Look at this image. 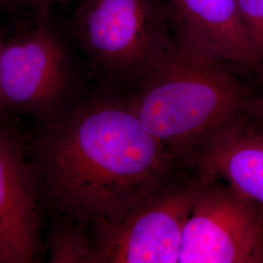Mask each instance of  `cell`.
Returning <instances> with one entry per match:
<instances>
[{
  "mask_svg": "<svg viewBox=\"0 0 263 263\" xmlns=\"http://www.w3.org/2000/svg\"><path fill=\"white\" fill-rule=\"evenodd\" d=\"M45 218L118 221L175 176L179 164L141 124L129 96L103 82L61 122L28 133Z\"/></svg>",
  "mask_w": 263,
  "mask_h": 263,
  "instance_id": "6da1fadb",
  "label": "cell"
},
{
  "mask_svg": "<svg viewBox=\"0 0 263 263\" xmlns=\"http://www.w3.org/2000/svg\"><path fill=\"white\" fill-rule=\"evenodd\" d=\"M134 88L129 101L143 127L186 164L214 134L247 115L254 100L228 65L187 51L175 40Z\"/></svg>",
  "mask_w": 263,
  "mask_h": 263,
  "instance_id": "7a4b0ae2",
  "label": "cell"
},
{
  "mask_svg": "<svg viewBox=\"0 0 263 263\" xmlns=\"http://www.w3.org/2000/svg\"><path fill=\"white\" fill-rule=\"evenodd\" d=\"M76 45L52 15L7 35L0 55V98L14 119L49 127L81 104L90 91Z\"/></svg>",
  "mask_w": 263,
  "mask_h": 263,
  "instance_id": "3957f363",
  "label": "cell"
},
{
  "mask_svg": "<svg viewBox=\"0 0 263 263\" xmlns=\"http://www.w3.org/2000/svg\"><path fill=\"white\" fill-rule=\"evenodd\" d=\"M69 31L103 82L136 86L174 43L165 0H78Z\"/></svg>",
  "mask_w": 263,
  "mask_h": 263,
  "instance_id": "277c9868",
  "label": "cell"
},
{
  "mask_svg": "<svg viewBox=\"0 0 263 263\" xmlns=\"http://www.w3.org/2000/svg\"><path fill=\"white\" fill-rule=\"evenodd\" d=\"M209 179L173 177L118 221L97 220L93 263H177L188 216Z\"/></svg>",
  "mask_w": 263,
  "mask_h": 263,
  "instance_id": "5b68a950",
  "label": "cell"
},
{
  "mask_svg": "<svg viewBox=\"0 0 263 263\" xmlns=\"http://www.w3.org/2000/svg\"><path fill=\"white\" fill-rule=\"evenodd\" d=\"M179 263H263V209L209 180L188 216Z\"/></svg>",
  "mask_w": 263,
  "mask_h": 263,
  "instance_id": "8992f818",
  "label": "cell"
},
{
  "mask_svg": "<svg viewBox=\"0 0 263 263\" xmlns=\"http://www.w3.org/2000/svg\"><path fill=\"white\" fill-rule=\"evenodd\" d=\"M44 219L28 133L0 124V263L39 262L46 253Z\"/></svg>",
  "mask_w": 263,
  "mask_h": 263,
  "instance_id": "52a82bcc",
  "label": "cell"
},
{
  "mask_svg": "<svg viewBox=\"0 0 263 263\" xmlns=\"http://www.w3.org/2000/svg\"><path fill=\"white\" fill-rule=\"evenodd\" d=\"M175 42L263 80V57L241 24L237 0H165Z\"/></svg>",
  "mask_w": 263,
  "mask_h": 263,
  "instance_id": "ba28073f",
  "label": "cell"
},
{
  "mask_svg": "<svg viewBox=\"0 0 263 263\" xmlns=\"http://www.w3.org/2000/svg\"><path fill=\"white\" fill-rule=\"evenodd\" d=\"M188 164L209 180L226 181L263 209V129L248 114L214 134Z\"/></svg>",
  "mask_w": 263,
  "mask_h": 263,
  "instance_id": "9c48e42d",
  "label": "cell"
},
{
  "mask_svg": "<svg viewBox=\"0 0 263 263\" xmlns=\"http://www.w3.org/2000/svg\"><path fill=\"white\" fill-rule=\"evenodd\" d=\"M86 226L64 217L49 218L44 239L50 263H93L94 249Z\"/></svg>",
  "mask_w": 263,
  "mask_h": 263,
  "instance_id": "30bf717a",
  "label": "cell"
},
{
  "mask_svg": "<svg viewBox=\"0 0 263 263\" xmlns=\"http://www.w3.org/2000/svg\"><path fill=\"white\" fill-rule=\"evenodd\" d=\"M241 24L250 42L263 57V0H237Z\"/></svg>",
  "mask_w": 263,
  "mask_h": 263,
  "instance_id": "8fae6325",
  "label": "cell"
},
{
  "mask_svg": "<svg viewBox=\"0 0 263 263\" xmlns=\"http://www.w3.org/2000/svg\"><path fill=\"white\" fill-rule=\"evenodd\" d=\"M12 8L27 10L33 20L45 19L58 5H66L70 0H6Z\"/></svg>",
  "mask_w": 263,
  "mask_h": 263,
  "instance_id": "7c38bea8",
  "label": "cell"
},
{
  "mask_svg": "<svg viewBox=\"0 0 263 263\" xmlns=\"http://www.w3.org/2000/svg\"><path fill=\"white\" fill-rule=\"evenodd\" d=\"M250 119L263 129V99H254L249 109Z\"/></svg>",
  "mask_w": 263,
  "mask_h": 263,
  "instance_id": "4fadbf2b",
  "label": "cell"
},
{
  "mask_svg": "<svg viewBox=\"0 0 263 263\" xmlns=\"http://www.w3.org/2000/svg\"><path fill=\"white\" fill-rule=\"evenodd\" d=\"M6 37H7V34H6L5 30L0 28V55H1V50H2L4 40H5ZM12 122H15V119L7 111V109L5 108L4 104H3L2 101H1V98H0V124Z\"/></svg>",
  "mask_w": 263,
  "mask_h": 263,
  "instance_id": "5bb4252c",
  "label": "cell"
},
{
  "mask_svg": "<svg viewBox=\"0 0 263 263\" xmlns=\"http://www.w3.org/2000/svg\"><path fill=\"white\" fill-rule=\"evenodd\" d=\"M12 6L6 0H0V16H2L5 12H7Z\"/></svg>",
  "mask_w": 263,
  "mask_h": 263,
  "instance_id": "9a60e30c",
  "label": "cell"
}]
</instances>
